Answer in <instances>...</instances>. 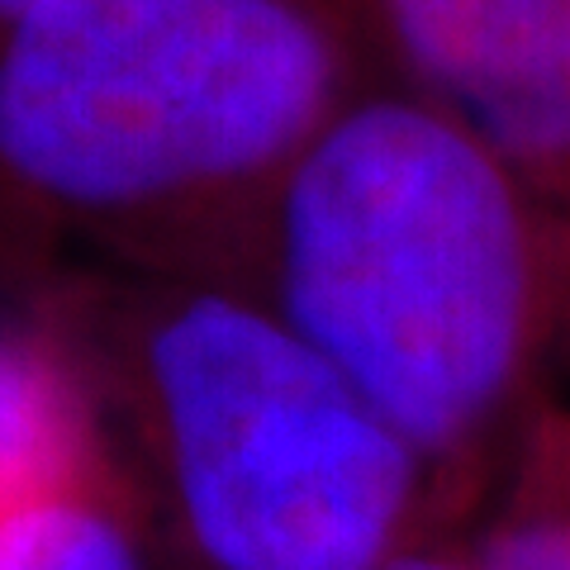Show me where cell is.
Returning <instances> with one entry per match:
<instances>
[{"label":"cell","mask_w":570,"mask_h":570,"mask_svg":"<svg viewBox=\"0 0 570 570\" xmlns=\"http://www.w3.org/2000/svg\"><path fill=\"white\" fill-rule=\"evenodd\" d=\"M243 285L433 461L466 519L542 400L570 228L456 115L371 81L285 171Z\"/></svg>","instance_id":"6da1fadb"},{"label":"cell","mask_w":570,"mask_h":570,"mask_svg":"<svg viewBox=\"0 0 570 570\" xmlns=\"http://www.w3.org/2000/svg\"><path fill=\"white\" fill-rule=\"evenodd\" d=\"M371 52L356 0H33L0 29V209L134 272L234 276Z\"/></svg>","instance_id":"7a4b0ae2"},{"label":"cell","mask_w":570,"mask_h":570,"mask_svg":"<svg viewBox=\"0 0 570 570\" xmlns=\"http://www.w3.org/2000/svg\"><path fill=\"white\" fill-rule=\"evenodd\" d=\"M91 314L200 570H376L466 519L433 461L253 285L134 272Z\"/></svg>","instance_id":"3957f363"},{"label":"cell","mask_w":570,"mask_h":570,"mask_svg":"<svg viewBox=\"0 0 570 570\" xmlns=\"http://www.w3.org/2000/svg\"><path fill=\"white\" fill-rule=\"evenodd\" d=\"M400 81L456 115L570 228V0H356Z\"/></svg>","instance_id":"277c9868"},{"label":"cell","mask_w":570,"mask_h":570,"mask_svg":"<svg viewBox=\"0 0 570 570\" xmlns=\"http://www.w3.org/2000/svg\"><path fill=\"white\" fill-rule=\"evenodd\" d=\"M105 471L96 385L77 352L0 318V519Z\"/></svg>","instance_id":"5b68a950"},{"label":"cell","mask_w":570,"mask_h":570,"mask_svg":"<svg viewBox=\"0 0 570 570\" xmlns=\"http://www.w3.org/2000/svg\"><path fill=\"white\" fill-rule=\"evenodd\" d=\"M480 570H570V414L542 404L471 513Z\"/></svg>","instance_id":"8992f818"},{"label":"cell","mask_w":570,"mask_h":570,"mask_svg":"<svg viewBox=\"0 0 570 570\" xmlns=\"http://www.w3.org/2000/svg\"><path fill=\"white\" fill-rule=\"evenodd\" d=\"M0 570H153L115 471L0 519Z\"/></svg>","instance_id":"52a82bcc"},{"label":"cell","mask_w":570,"mask_h":570,"mask_svg":"<svg viewBox=\"0 0 570 570\" xmlns=\"http://www.w3.org/2000/svg\"><path fill=\"white\" fill-rule=\"evenodd\" d=\"M376 570H480V566H475L466 528H438V532H423L419 542L400 547Z\"/></svg>","instance_id":"ba28073f"},{"label":"cell","mask_w":570,"mask_h":570,"mask_svg":"<svg viewBox=\"0 0 570 570\" xmlns=\"http://www.w3.org/2000/svg\"><path fill=\"white\" fill-rule=\"evenodd\" d=\"M29 6H33V0H0V29H6V24L14 20V14L29 10Z\"/></svg>","instance_id":"9c48e42d"}]
</instances>
